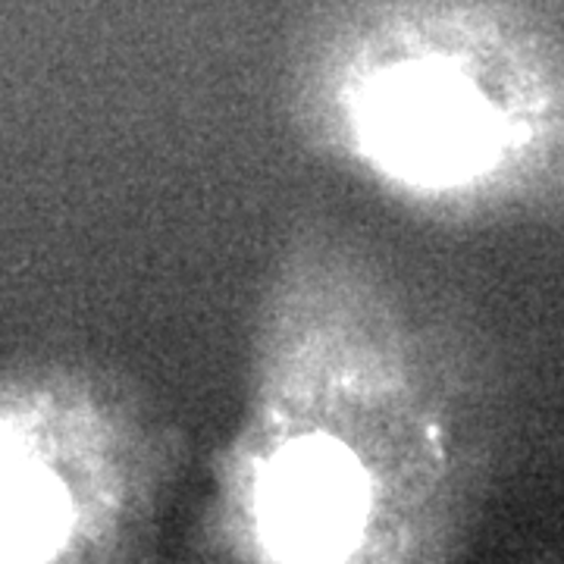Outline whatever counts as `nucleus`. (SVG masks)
Returning <instances> with one entry per match:
<instances>
[{
  "label": "nucleus",
  "mask_w": 564,
  "mask_h": 564,
  "mask_svg": "<svg viewBox=\"0 0 564 564\" xmlns=\"http://www.w3.org/2000/svg\"><path fill=\"white\" fill-rule=\"evenodd\" d=\"M462 380L440 329L345 232L292 229L263 289L245 411L210 467L214 562H440L467 496Z\"/></svg>",
  "instance_id": "nucleus-1"
},
{
  "label": "nucleus",
  "mask_w": 564,
  "mask_h": 564,
  "mask_svg": "<svg viewBox=\"0 0 564 564\" xmlns=\"http://www.w3.org/2000/svg\"><path fill=\"white\" fill-rule=\"evenodd\" d=\"M295 132L411 210L448 217L564 176V61L484 0H345L285 73Z\"/></svg>",
  "instance_id": "nucleus-2"
},
{
  "label": "nucleus",
  "mask_w": 564,
  "mask_h": 564,
  "mask_svg": "<svg viewBox=\"0 0 564 564\" xmlns=\"http://www.w3.org/2000/svg\"><path fill=\"white\" fill-rule=\"evenodd\" d=\"M180 462V430L110 377L0 389V562L141 558Z\"/></svg>",
  "instance_id": "nucleus-3"
}]
</instances>
